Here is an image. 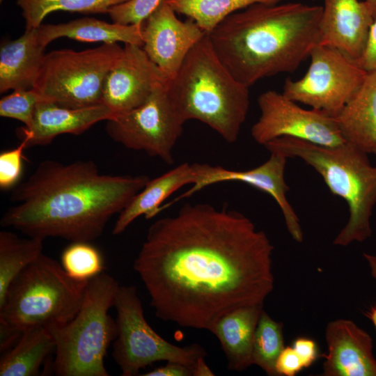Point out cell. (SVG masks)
Wrapping results in <instances>:
<instances>
[{
    "instance_id": "cell-10",
    "label": "cell",
    "mask_w": 376,
    "mask_h": 376,
    "mask_svg": "<svg viewBox=\"0 0 376 376\" xmlns=\"http://www.w3.org/2000/svg\"><path fill=\"white\" fill-rule=\"evenodd\" d=\"M306 74L287 78L282 93L311 109L336 117L362 85L368 71L338 49L318 44L312 50Z\"/></svg>"
},
{
    "instance_id": "cell-3",
    "label": "cell",
    "mask_w": 376,
    "mask_h": 376,
    "mask_svg": "<svg viewBox=\"0 0 376 376\" xmlns=\"http://www.w3.org/2000/svg\"><path fill=\"white\" fill-rule=\"evenodd\" d=\"M322 6L301 2L256 3L227 17L208 33L233 76L250 87L293 72L320 42Z\"/></svg>"
},
{
    "instance_id": "cell-35",
    "label": "cell",
    "mask_w": 376,
    "mask_h": 376,
    "mask_svg": "<svg viewBox=\"0 0 376 376\" xmlns=\"http://www.w3.org/2000/svg\"><path fill=\"white\" fill-rule=\"evenodd\" d=\"M23 330L0 321V352L11 349L20 339Z\"/></svg>"
},
{
    "instance_id": "cell-20",
    "label": "cell",
    "mask_w": 376,
    "mask_h": 376,
    "mask_svg": "<svg viewBox=\"0 0 376 376\" xmlns=\"http://www.w3.org/2000/svg\"><path fill=\"white\" fill-rule=\"evenodd\" d=\"M36 28L25 30L0 49V92L33 88L45 54Z\"/></svg>"
},
{
    "instance_id": "cell-37",
    "label": "cell",
    "mask_w": 376,
    "mask_h": 376,
    "mask_svg": "<svg viewBox=\"0 0 376 376\" xmlns=\"http://www.w3.org/2000/svg\"><path fill=\"white\" fill-rule=\"evenodd\" d=\"M359 63L368 72L376 70V19L370 29L366 49Z\"/></svg>"
},
{
    "instance_id": "cell-32",
    "label": "cell",
    "mask_w": 376,
    "mask_h": 376,
    "mask_svg": "<svg viewBox=\"0 0 376 376\" xmlns=\"http://www.w3.org/2000/svg\"><path fill=\"white\" fill-rule=\"evenodd\" d=\"M26 143L22 141L17 148L3 151L0 154V187L7 189L13 187L19 180L22 169L23 151Z\"/></svg>"
},
{
    "instance_id": "cell-31",
    "label": "cell",
    "mask_w": 376,
    "mask_h": 376,
    "mask_svg": "<svg viewBox=\"0 0 376 376\" xmlns=\"http://www.w3.org/2000/svg\"><path fill=\"white\" fill-rule=\"evenodd\" d=\"M164 0H128L113 6L108 15L112 22L129 25L141 24Z\"/></svg>"
},
{
    "instance_id": "cell-28",
    "label": "cell",
    "mask_w": 376,
    "mask_h": 376,
    "mask_svg": "<svg viewBox=\"0 0 376 376\" xmlns=\"http://www.w3.org/2000/svg\"><path fill=\"white\" fill-rule=\"evenodd\" d=\"M284 347L283 323L274 320L263 311L253 338V364L268 375H277L276 362Z\"/></svg>"
},
{
    "instance_id": "cell-7",
    "label": "cell",
    "mask_w": 376,
    "mask_h": 376,
    "mask_svg": "<svg viewBox=\"0 0 376 376\" xmlns=\"http://www.w3.org/2000/svg\"><path fill=\"white\" fill-rule=\"evenodd\" d=\"M88 282L73 279L61 263L42 253L10 283L0 321L21 330L65 324L78 312Z\"/></svg>"
},
{
    "instance_id": "cell-1",
    "label": "cell",
    "mask_w": 376,
    "mask_h": 376,
    "mask_svg": "<svg viewBox=\"0 0 376 376\" xmlns=\"http://www.w3.org/2000/svg\"><path fill=\"white\" fill-rule=\"evenodd\" d=\"M273 251L244 214L186 203L150 226L133 268L158 318L211 332L226 314L263 306L274 287Z\"/></svg>"
},
{
    "instance_id": "cell-17",
    "label": "cell",
    "mask_w": 376,
    "mask_h": 376,
    "mask_svg": "<svg viewBox=\"0 0 376 376\" xmlns=\"http://www.w3.org/2000/svg\"><path fill=\"white\" fill-rule=\"evenodd\" d=\"M327 354L323 376H376L370 335L347 319L329 322L325 329Z\"/></svg>"
},
{
    "instance_id": "cell-26",
    "label": "cell",
    "mask_w": 376,
    "mask_h": 376,
    "mask_svg": "<svg viewBox=\"0 0 376 376\" xmlns=\"http://www.w3.org/2000/svg\"><path fill=\"white\" fill-rule=\"evenodd\" d=\"M282 0H165L177 13L192 19L206 33L229 15L256 3L274 5Z\"/></svg>"
},
{
    "instance_id": "cell-18",
    "label": "cell",
    "mask_w": 376,
    "mask_h": 376,
    "mask_svg": "<svg viewBox=\"0 0 376 376\" xmlns=\"http://www.w3.org/2000/svg\"><path fill=\"white\" fill-rule=\"evenodd\" d=\"M114 116L104 104L81 109H70L42 100L38 103L30 125L17 131L26 147L49 144L63 134H81L93 125Z\"/></svg>"
},
{
    "instance_id": "cell-13",
    "label": "cell",
    "mask_w": 376,
    "mask_h": 376,
    "mask_svg": "<svg viewBox=\"0 0 376 376\" xmlns=\"http://www.w3.org/2000/svg\"><path fill=\"white\" fill-rule=\"evenodd\" d=\"M169 81L142 46L125 44L121 55L106 77L102 103L114 116L130 111L142 105Z\"/></svg>"
},
{
    "instance_id": "cell-38",
    "label": "cell",
    "mask_w": 376,
    "mask_h": 376,
    "mask_svg": "<svg viewBox=\"0 0 376 376\" xmlns=\"http://www.w3.org/2000/svg\"><path fill=\"white\" fill-rule=\"evenodd\" d=\"M214 375L213 372L206 364L205 358L199 359L194 368V376H209Z\"/></svg>"
},
{
    "instance_id": "cell-6",
    "label": "cell",
    "mask_w": 376,
    "mask_h": 376,
    "mask_svg": "<svg viewBox=\"0 0 376 376\" xmlns=\"http://www.w3.org/2000/svg\"><path fill=\"white\" fill-rule=\"evenodd\" d=\"M119 284L104 272L88 282L81 306L65 324L49 327L56 343L52 370L57 376H109L107 350L117 333L109 315Z\"/></svg>"
},
{
    "instance_id": "cell-24",
    "label": "cell",
    "mask_w": 376,
    "mask_h": 376,
    "mask_svg": "<svg viewBox=\"0 0 376 376\" xmlns=\"http://www.w3.org/2000/svg\"><path fill=\"white\" fill-rule=\"evenodd\" d=\"M55 348L48 327L38 326L23 330L16 345L1 355L0 376L38 375L40 366Z\"/></svg>"
},
{
    "instance_id": "cell-4",
    "label": "cell",
    "mask_w": 376,
    "mask_h": 376,
    "mask_svg": "<svg viewBox=\"0 0 376 376\" xmlns=\"http://www.w3.org/2000/svg\"><path fill=\"white\" fill-rule=\"evenodd\" d=\"M168 91L186 121L205 123L229 143L237 140L249 109V87L221 61L208 33L189 51Z\"/></svg>"
},
{
    "instance_id": "cell-12",
    "label": "cell",
    "mask_w": 376,
    "mask_h": 376,
    "mask_svg": "<svg viewBox=\"0 0 376 376\" xmlns=\"http://www.w3.org/2000/svg\"><path fill=\"white\" fill-rule=\"evenodd\" d=\"M260 115L253 125L251 136L258 144L290 136L324 146L345 143L335 117L315 109H305L282 93L267 91L258 99Z\"/></svg>"
},
{
    "instance_id": "cell-30",
    "label": "cell",
    "mask_w": 376,
    "mask_h": 376,
    "mask_svg": "<svg viewBox=\"0 0 376 376\" xmlns=\"http://www.w3.org/2000/svg\"><path fill=\"white\" fill-rule=\"evenodd\" d=\"M44 100L33 89H17L0 100V116L15 119L24 126L31 125L36 107L38 102Z\"/></svg>"
},
{
    "instance_id": "cell-23",
    "label": "cell",
    "mask_w": 376,
    "mask_h": 376,
    "mask_svg": "<svg viewBox=\"0 0 376 376\" xmlns=\"http://www.w3.org/2000/svg\"><path fill=\"white\" fill-rule=\"evenodd\" d=\"M263 306L237 308L221 318L212 333L218 338L228 361V368L242 371L253 364L255 331Z\"/></svg>"
},
{
    "instance_id": "cell-11",
    "label": "cell",
    "mask_w": 376,
    "mask_h": 376,
    "mask_svg": "<svg viewBox=\"0 0 376 376\" xmlns=\"http://www.w3.org/2000/svg\"><path fill=\"white\" fill-rule=\"evenodd\" d=\"M158 88L142 105L107 120L106 132L124 147L144 151L168 164L186 122L168 91Z\"/></svg>"
},
{
    "instance_id": "cell-27",
    "label": "cell",
    "mask_w": 376,
    "mask_h": 376,
    "mask_svg": "<svg viewBox=\"0 0 376 376\" xmlns=\"http://www.w3.org/2000/svg\"><path fill=\"white\" fill-rule=\"evenodd\" d=\"M128 0H16L22 10L25 30L37 28L45 17L56 11L83 14H108L113 6Z\"/></svg>"
},
{
    "instance_id": "cell-19",
    "label": "cell",
    "mask_w": 376,
    "mask_h": 376,
    "mask_svg": "<svg viewBox=\"0 0 376 376\" xmlns=\"http://www.w3.org/2000/svg\"><path fill=\"white\" fill-rule=\"evenodd\" d=\"M203 164L182 163L160 176L150 180L118 214L112 233H123L138 217L151 219L162 211V204L171 194L187 184H194L202 175Z\"/></svg>"
},
{
    "instance_id": "cell-2",
    "label": "cell",
    "mask_w": 376,
    "mask_h": 376,
    "mask_svg": "<svg viewBox=\"0 0 376 376\" xmlns=\"http://www.w3.org/2000/svg\"><path fill=\"white\" fill-rule=\"evenodd\" d=\"M146 175H108L91 160L41 162L13 190L1 225L27 237L90 242L143 189Z\"/></svg>"
},
{
    "instance_id": "cell-5",
    "label": "cell",
    "mask_w": 376,
    "mask_h": 376,
    "mask_svg": "<svg viewBox=\"0 0 376 376\" xmlns=\"http://www.w3.org/2000/svg\"><path fill=\"white\" fill-rule=\"evenodd\" d=\"M288 158L297 157L320 174L330 191L347 202L349 219L333 244L347 246L371 236L370 217L376 205V166L366 152L345 143L324 146L303 139L282 136L264 146Z\"/></svg>"
},
{
    "instance_id": "cell-39",
    "label": "cell",
    "mask_w": 376,
    "mask_h": 376,
    "mask_svg": "<svg viewBox=\"0 0 376 376\" xmlns=\"http://www.w3.org/2000/svg\"><path fill=\"white\" fill-rule=\"evenodd\" d=\"M363 257L368 264L372 276L376 281V254L364 253Z\"/></svg>"
},
{
    "instance_id": "cell-34",
    "label": "cell",
    "mask_w": 376,
    "mask_h": 376,
    "mask_svg": "<svg viewBox=\"0 0 376 376\" xmlns=\"http://www.w3.org/2000/svg\"><path fill=\"white\" fill-rule=\"evenodd\" d=\"M292 347L302 361L304 368L310 367L318 357V346L314 340L307 338H298Z\"/></svg>"
},
{
    "instance_id": "cell-29",
    "label": "cell",
    "mask_w": 376,
    "mask_h": 376,
    "mask_svg": "<svg viewBox=\"0 0 376 376\" xmlns=\"http://www.w3.org/2000/svg\"><path fill=\"white\" fill-rule=\"evenodd\" d=\"M61 265L73 279L88 281L103 272L101 253L88 242H72L61 255Z\"/></svg>"
},
{
    "instance_id": "cell-21",
    "label": "cell",
    "mask_w": 376,
    "mask_h": 376,
    "mask_svg": "<svg viewBox=\"0 0 376 376\" xmlns=\"http://www.w3.org/2000/svg\"><path fill=\"white\" fill-rule=\"evenodd\" d=\"M345 141L376 154V70L368 71L353 97L335 117Z\"/></svg>"
},
{
    "instance_id": "cell-25",
    "label": "cell",
    "mask_w": 376,
    "mask_h": 376,
    "mask_svg": "<svg viewBox=\"0 0 376 376\" xmlns=\"http://www.w3.org/2000/svg\"><path fill=\"white\" fill-rule=\"evenodd\" d=\"M43 240L19 237L8 230L0 232V306L12 281L42 253Z\"/></svg>"
},
{
    "instance_id": "cell-33",
    "label": "cell",
    "mask_w": 376,
    "mask_h": 376,
    "mask_svg": "<svg viewBox=\"0 0 376 376\" xmlns=\"http://www.w3.org/2000/svg\"><path fill=\"white\" fill-rule=\"evenodd\" d=\"M277 375L295 376L304 368L301 359L292 347H285L276 362Z\"/></svg>"
},
{
    "instance_id": "cell-36",
    "label": "cell",
    "mask_w": 376,
    "mask_h": 376,
    "mask_svg": "<svg viewBox=\"0 0 376 376\" xmlns=\"http://www.w3.org/2000/svg\"><path fill=\"white\" fill-rule=\"evenodd\" d=\"M143 376H191L194 369L184 364L176 362H166V364L159 366L143 375Z\"/></svg>"
},
{
    "instance_id": "cell-14",
    "label": "cell",
    "mask_w": 376,
    "mask_h": 376,
    "mask_svg": "<svg viewBox=\"0 0 376 376\" xmlns=\"http://www.w3.org/2000/svg\"><path fill=\"white\" fill-rule=\"evenodd\" d=\"M165 0L142 22L143 49L169 79L205 33L191 18L181 21Z\"/></svg>"
},
{
    "instance_id": "cell-15",
    "label": "cell",
    "mask_w": 376,
    "mask_h": 376,
    "mask_svg": "<svg viewBox=\"0 0 376 376\" xmlns=\"http://www.w3.org/2000/svg\"><path fill=\"white\" fill-rule=\"evenodd\" d=\"M269 152L270 156L266 162L247 171H233L205 164L203 175L191 189L172 201V203L213 184L227 181L242 182L268 194L275 200L283 214L288 233L295 241L301 242L304 235L300 221L286 196L290 189L285 180L288 157L277 151Z\"/></svg>"
},
{
    "instance_id": "cell-22",
    "label": "cell",
    "mask_w": 376,
    "mask_h": 376,
    "mask_svg": "<svg viewBox=\"0 0 376 376\" xmlns=\"http://www.w3.org/2000/svg\"><path fill=\"white\" fill-rule=\"evenodd\" d=\"M40 42L47 47L53 40L68 38L86 42L135 44L143 46L142 23L124 25L84 17L60 24H42L36 28Z\"/></svg>"
},
{
    "instance_id": "cell-8",
    "label": "cell",
    "mask_w": 376,
    "mask_h": 376,
    "mask_svg": "<svg viewBox=\"0 0 376 376\" xmlns=\"http://www.w3.org/2000/svg\"><path fill=\"white\" fill-rule=\"evenodd\" d=\"M122 52L118 43L83 51L50 52L45 54L33 88L44 100L66 108L103 104L106 77Z\"/></svg>"
},
{
    "instance_id": "cell-40",
    "label": "cell",
    "mask_w": 376,
    "mask_h": 376,
    "mask_svg": "<svg viewBox=\"0 0 376 376\" xmlns=\"http://www.w3.org/2000/svg\"><path fill=\"white\" fill-rule=\"evenodd\" d=\"M367 316L372 321L376 329V305L370 308Z\"/></svg>"
},
{
    "instance_id": "cell-41",
    "label": "cell",
    "mask_w": 376,
    "mask_h": 376,
    "mask_svg": "<svg viewBox=\"0 0 376 376\" xmlns=\"http://www.w3.org/2000/svg\"><path fill=\"white\" fill-rule=\"evenodd\" d=\"M368 6L374 19H376V0H364Z\"/></svg>"
},
{
    "instance_id": "cell-16",
    "label": "cell",
    "mask_w": 376,
    "mask_h": 376,
    "mask_svg": "<svg viewBox=\"0 0 376 376\" xmlns=\"http://www.w3.org/2000/svg\"><path fill=\"white\" fill-rule=\"evenodd\" d=\"M374 20L364 1L324 0L319 44L334 47L359 63Z\"/></svg>"
},
{
    "instance_id": "cell-9",
    "label": "cell",
    "mask_w": 376,
    "mask_h": 376,
    "mask_svg": "<svg viewBox=\"0 0 376 376\" xmlns=\"http://www.w3.org/2000/svg\"><path fill=\"white\" fill-rule=\"evenodd\" d=\"M113 306L116 309L117 333L112 357L123 376H134L157 361L176 362L194 369L205 349L194 343L184 347L161 337L147 322L141 299L134 285L118 288Z\"/></svg>"
}]
</instances>
